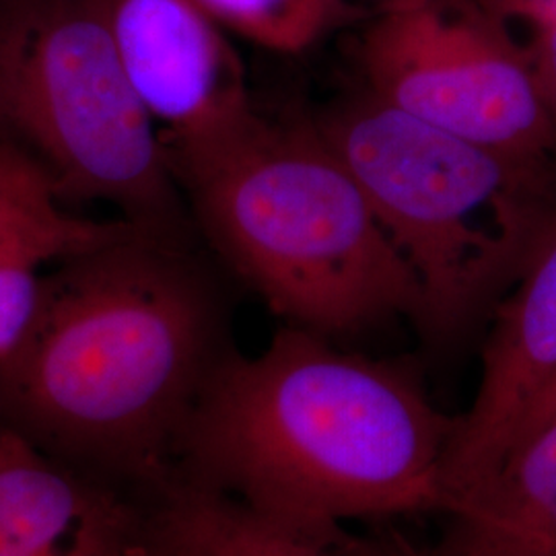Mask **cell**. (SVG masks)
<instances>
[{
    "label": "cell",
    "mask_w": 556,
    "mask_h": 556,
    "mask_svg": "<svg viewBox=\"0 0 556 556\" xmlns=\"http://www.w3.org/2000/svg\"><path fill=\"white\" fill-rule=\"evenodd\" d=\"M456 420L415 379L291 326L225 355L179 435L190 482L319 536L351 519L445 509Z\"/></svg>",
    "instance_id": "obj_1"
},
{
    "label": "cell",
    "mask_w": 556,
    "mask_h": 556,
    "mask_svg": "<svg viewBox=\"0 0 556 556\" xmlns=\"http://www.w3.org/2000/svg\"><path fill=\"white\" fill-rule=\"evenodd\" d=\"M219 303L186 243L130 227L43 275L0 365V415L48 454L151 470L220 358Z\"/></svg>",
    "instance_id": "obj_2"
},
{
    "label": "cell",
    "mask_w": 556,
    "mask_h": 556,
    "mask_svg": "<svg viewBox=\"0 0 556 556\" xmlns=\"http://www.w3.org/2000/svg\"><path fill=\"white\" fill-rule=\"evenodd\" d=\"M178 184L213 248L293 326L332 337L418 319L417 278L319 128L260 116Z\"/></svg>",
    "instance_id": "obj_3"
},
{
    "label": "cell",
    "mask_w": 556,
    "mask_h": 556,
    "mask_svg": "<svg viewBox=\"0 0 556 556\" xmlns=\"http://www.w3.org/2000/svg\"><path fill=\"white\" fill-rule=\"evenodd\" d=\"M318 128L417 278L418 321L438 337L514 285L556 206L546 169L406 116L369 91Z\"/></svg>",
    "instance_id": "obj_4"
},
{
    "label": "cell",
    "mask_w": 556,
    "mask_h": 556,
    "mask_svg": "<svg viewBox=\"0 0 556 556\" xmlns=\"http://www.w3.org/2000/svg\"><path fill=\"white\" fill-rule=\"evenodd\" d=\"M0 139L62 199L105 202L184 243L179 184L124 73L110 0H0Z\"/></svg>",
    "instance_id": "obj_5"
},
{
    "label": "cell",
    "mask_w": 556,
    "mask_h": 556,
    "mask_svg": "<svg viewBox=\"0 0 556 556\" xmlns=\"http://www.w3.org/2000/svg\"><path fill=\"white\" fill-rule=\"evenodd\" d=\"M367 91L439 130L546 169L556 130L530 52L482 0H394L361 40Z\"/></svg>",
    "instance_id": "obj_6"
},
{
    "label": "cell",
    "mask_w": 556,
    "mask_h": 556,
    "mask_svg": "<svg viewBox=\"0 0 556 556\" xmlns=\"http://www.w3.org/2000/svg\"><path fill=\"white\" fill-rule=\"evenodd\" d=\"M110 25L176 181L260 118L227 29L199 0H110Z\"/></svg>",
    "instance_id": "obj_7"
},
{
    "label": "cell",
    "mask_w": 556,
    "mask_h": 556,
    "mask_svg": "<svg viewBox=\"0 0 556 556\" xmlns=\"http://www.w3.org/2000/svg\"><path fill=\"white\" fill-rule=\"evenodd\" d=\"M556 381V206L540 227L484 346L477 396L456 420L445 462V511L491 478Z\"/></svg>",
    "instance_id": "obj_8"
},
{
    "label": "cell",
    "mask_w": 556,
    "mask_h": 556,
    "mask_svg": "<svg viewBox=\"0 0 556 556\" xmlns=\"http://www.w3.org/2000/svg\"><path fill=\"white\" fill-rule=\"evenodd\" d=\"M93 511L54 459L0 422V556H59L60 542Z\"/></svg>",
    "instance_id": "obj_9"
},
{
    "label": "cell",
    "mask_w": 556,
    "mask_h": 556,
    "mask_svg": "<svg viewBox=\"0 0 556 556\" xmlns=\"http://www.w3.org/2000/svg\"><path fill=\"white\" fill-rule=\"evenodd\" d=\"M157 540L179 556H340L334 536L291 528L190 480L163 503Z\"/></svg>",
    "instance_id": "obj_10"
},
{
    "label": "cell",
    "mask_w": 556,
    "mask_h": 556,
    "mask_svg": "<svg viewBox=\"0 0 556 556\" xmlns=\"http://www.w3.org/2000/svg\"><path fill=\"white\" fill-rule=\"evenodd\" d=\"M452 514L556 555V406L528 422L497 470Z\"/></svg>",
    "instance_id": "obj_11"
},
{
    "label": "cell",
    "mask_w": 556,
    "mask_h": 556,
    "mask_svg": "<svg viewBox=\"0 0 556 556\" xmlns=\"http://www.w3.org/2000/svg\"><path fill=\"white\" fill-rule=\"evenodd\" d=\"M130 223L105 236L11 233L0 236V365L15 353L36 318L43 266L73 258L96 245L124 236Z\"/></svg>",
    "instance_id": "obj_12"
},
{
    "label": "cell",
    "mask_w": 556,
    "mask_h": 556,
    "mask_svg": "<svg viewBox=\"0 0 556 556\" xmlns=\"http://www.w3.org/2000/svg\"><path fill=\"white\" fill-rule=\"evenodd\" d=\"M122 219H83L64 206L52 178L9 140L0 139V236L56 233V236H105L118 229Z\"/></svg>",
    "instance_id": "obj_13"
},
{
    "label": "cell",
    "mask_w": 556,
    "mask_h": 556,
    "mask_svg": "<svg viewBox=\"0 0 556 556\" xmlns=\"http://www.w3.org/2000/svg\"><path fill=\"white\" fill-rule=\"evenodd\" d=\"M227 31L282 54L303 52L346 20L344 0H199Z\"/></svg>",
    "instance_id": "obj_14"
},
{
    "label": "cell",
    "mask_w": 556,
    "mask_h": 556,
    "mask_svg": "<svg viewBox=\"0 0 556 556\" xmlns=\"http://www.w3.org/2000/svg\"><path fill=\"white\" fill-rule=\"evenodd\" d=\"M456 517V516H454ZM427 556H556L536 544L482 526L466 517H456L447 538Z\"/></svg>",
    "instance_id": "obj_15"
},
{
    "label": "cell",
    "mask_w": 556,
    "mask_h": 556,
    "mask_svg": "<svg viewBox=\"0 0 556 556\" xmlns=\"http://www.w3.org/2000/svg\"><path fill=\"white\" fill-rule=\"evenodd\" d=\"M536 27V40L528 52L536 75L538 89L556 130V15L540 21Z\"/></svg>",
    "instance_id": "obj_16"
},
{
    "label": "cell",
    "mask_w": 556,
    "mask_h": 556,
    "mask_svg": "<svg viewBox=\"0 0 556 556\" xmlns=\"http://www.w3.org/2000/svg\"><path fill=\"white\" fill-rule=\"evenodd\" d=\"M79 542L75 548L68 553V556H110L108 544H105V534H103V523L101 517L96 514V507L89 516L85 517L83 528L79 526Z\"/></svg>",
    "instance_id": "obj_17"
},
{
    "label": "cell",
    "mask_w": 556,
    "mask_h": 556,
    "mask_svg": "<svg viewBox=\"0 0 556 556\" xmlns=\"http://www.w3.org/2000/svg\"><path fill=\"white\" fill-rule=\"evenodd\" d=\"M505 9H509L514 13H521L534 23H540L548 17H555L556 0H505L503 11Z\"/></svg>",
    "instance_id": "obj_18"
},
{
    "label": "cell",
    "mask_w": 556,
    "mask_h": 556,
    "mask_svg": "<svg viewBox=\"0 0 556 556\" xmlns=\"http://www.w3.org/2000/svg\"><path fill=\"white\" fill-rule=\"evenodd\" d=\"M105 534V532H103ZM108 544V542H105ZM114 551V548H112ZM110 553V551H108ZM114 556H179L169 551L167 546H163L160 540L155 542V546L151 548H142V546H130V548H119L118 553H114Z\"/></svg>",
    "instance_id": "obj_19"
},
{
    "label": "cell",
    "mask_w": 556,
    "mask_h": 556,
    "mask_svg": "<svg viewBox=\"0 0 556 556\" xmlns=\"http://www.w3.org/2000/svg\"><path fill=\"white\" fill-rule=\"evenodd\" d=\"M553 406H556V381L555 383H553V386H551V388H548V392H546V394L542 396V400L538 402V406L536 408H534L532 417L528 418V422H530V420H534V418H536L538 415H542L544 410L553 408ZM528 422H526V427H528ZM526 427H523V429H526ZM523 429H521V431H523ZM517 438H519V435H517Z\"/></svg>",
    "instance_id": "obj_20"
},
{
    "label": "cell",
    "mask_w": 556,
    "mask_h": 556,
    "mask_svg": "<svg viewBox=\"0 0 556 556\" xmlns=\"http://www.w3.org/2000/svg\"><path fill=\"white\" fill-rule=\"evenodd\" d=\"M482 2H486L489 7L497 9L498 13H503V4H505V0H482Z\"/></svg>",
    "instance_id": "obj_21"
},
{
    "label": "cell",
    "mask_w": 556,
    "mask_h": 556,
    "mask_svg": "<svg viewBox=\"0 0 556 556\" xmlns=\"http://www.w3.org/2000/svg\"><path fill=\"white\" fill-rule=\"evenodd\" d=\"M503 7H505V4H503Z\"/></svg>",
    "instance_id": "obj_22"
}]
</instances>
